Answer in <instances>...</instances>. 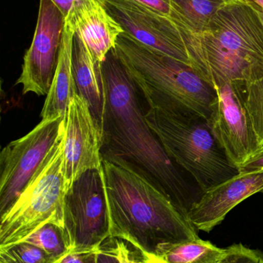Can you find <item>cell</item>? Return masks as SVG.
I'll use <instances>...</instances> for the list:
<instances>
[{"label": "cell", "instance_id": "6da1fadb", "mask_svg": "<svg viewBox=\"0 0 263 263\" xmlns=\"http://www.w3.org/2000/svg\"><path fill=\"white\" fill-rule=\"evenodd\" d=\"M102 66L106 90L102 157L143 175L187 218L203 193L185 177L148 126L138 90L115 49L108 52Z\"/></svg>", "mask_w": 263, "mask_h": 263}, {"label": "cell", "instance_id": "7a4b0ae2", "mask_svg": "<svg viewBox=\"0 0 263 263\" xmlns=\"http://www.w3.org/2000/svg\"><path fill=\"white\" fill-rule=\"evenodd\" d=\"M111 237L161 257L171 247L199 238L196 229L151 181L131 167L103 159Z\"/></svg>", "mask_w": 263, "mask_h": 263}, {"label": "cell", "instance_id": "3957f363", "mask_svg": "<svg viewBox=\"0 0 263 263\" xmlns=\"http://www.w3.org/2000/svg\"><path fill=\"white\" fill-rule=\"evenodd\" d=\"M179 28L191 66L213 88L262 77L263 24L248 2L225 3L202 32Z\"/></svg>", "mask_w": 263, "mask_h": 263}, {"label": "cell", "instance_id": "277c9868", "mask_svg": "<svg viewBox=\"0 0 263 263\" xmlns=\"http://www.w3.org/2000/svg\"><path fill=\"white\" fill-rule=\"evenodd\" d=\"M116 52L150 108L191 114L209 120L216 90L192 66L134 40L119 36Z\"/></svg>", "mask_w": 263, "mask_h": 263}, {"label": "cell", "instance_id": "5b68a950", "mask_svg": "<svg viewBox=\"0 0 263 263\" xmlns=\"http://www.w3.org/2000/svg\"><path fill=\"white\" fill-rule=\"evenodd\" d=\"M145 116L168 156L190 174L202 193L239 174L206 119L157 108H149Z\"/></svg>", "mask_w": 263, "mask_h": 263}, {"label": "cell", "instance_id": "8992f818", "mask_svg": "<svg viewBox=\"0 0 263 263\" xmlns=\"http://www.w3.org/2000/svg\"><path fill=\"white\" fill-rule=\"evenodd\" d=\"M65 135V133H64ZM64 135L18 199L1 216L0 250L20 243L48 223L64 229Z\"/></svg>", "mask_w": 263, "mask_h": 263}, {"label": "cell", "instance_id": "52a82bcc", "mask_svg": "<svg viewBox=\"0 0 263 263\" xmlns=\"http://www.w3.org/2000/svg\"><path fill=\"white\" fill-rule=\"evenodd\" d=\"M64 230L74 253L95 251L111 238L103 168L83 173L68 190Z\"/></svg>", "mask_w": 263, "mask_h": 263}, {"label": "cell", "instance_id": "ba28073f", "mask_svg": "<svg viewBox=\"0 0 263 263\" xmlns=\"http://www.w3.org/2000/svg\"><path fill=\"white\" fill-rule=\"evenodd\" d=\"M65 133L62 117L42 120L26 136L9 142L0 153V215L18 199Z\"/></svg>", "mask_w": 263, "mask_h": 263}, {"label": "cell", "instance_id": "9c48e42d", "mask_svg": "<svg viewBox=\"0 0 263 263\" xmlns=\"http://www.w3.org/2000/svg\"><path fill=\"white\" fill-rule=\"evenodd\" d=\"M245 85L228 83L215 88L217 97L208 121L216 140L237 168L263 148L246 106Z\"/></svg>", "mask_w": 263, "mask_h": 263}, {"label": "cell", "instance_id": "30bf717a", "mask_svg": "<svg viewBox=\"0 0 263 263\" xmlns=\"http://www.w3.org/2000/svg\"><path fill=\"white\" fill-rule=\"evenodd\" d=\"M66 17L52 0H40L38 18L32 43L23 58L15 85L23 94L47 96L58 63Z\"/></svg>", "mask_w": 263, "mask_h": 263}, {"label": "cell", "instance_id": "8fae6325", "mask_svg": "<svg viewBox=\"0 0 263 263\" xmlns=\"http://www.w3.org/2000/svg\"><path fill=\"white\" fill-rule=\"evenodd\" d=\"M107 10L134 40L191 66L179 26L169 17L134 0H100Z\"/></svg>", "mask_w": 263, "mask_h": 263}, {"label": "cell", "instance_id": "7c38bea8", "mask_svg": "<svg viewBox=\"0 0 263 263\" xmlns=\"http://www.w3.org/2000/svg\"><path fill=\"white\" fill-rule=\"evenodd\" d=\"M102 134L86 100L74 96L65 121L63 156L68 190L88 170L103 168Z\"/></svg>", "mask_w": 263, "mask_h": 263}, {"label": "cell", "instance_id": "4fadbf2b", "mask_svg": "<svg viewBox=\"0 0 263 263\" xmlns=\"http://www.w3.org/2000/svg\"><path fill=\"white\" fill-rule=\"evenodd\" d=\"M257 193L263 194V170L239 173L203 193L187 218L196 230L209 233L236 205Z\"/></svg>", "mask_w": 263, "mask_h": 263}, {"label": "cell", "instance_id": "5bb4252c", "mask_svg": "<svg viewBox=\"0 0 263 263\" xmlns=\"http://www.w3.org/2000/svg\"><path fill=\"white\" fill-rule=\"evenodd\" d=\"M66 18L100 63L115 49L119 36L125 32L100 0H83L73 6Z\"/></svg>", "mask_w": 263, "mask_h": 263}, {"label": "cell", "instance_id": "9a60e30c", "mask_svg": "<svg viewBox=\"0 0 263 263\" xmlns=\"http://www.w3.org/2000/svg\"><path fill=\"white\" fill-rule=\"evenodd\" d=\"M73 73L77 94L83 97L100 129L103 139L106 90L102 63L96 60L83 39L74 34Z\"/></svg>", "mask_w": 263, "mask_h": 263}, {"label": "cell", "instance_id": "2e32d148", "mask_svg": "<svg viewBox=\"0 0 263 263\" xmlns=\"http://www.w3.org/2000/svg\"><path fill=\"white\" fill-rule=\"evenodd\" d=\"M74 34V28L66 18L57 69L40 114L42 120L62 117L66 121L69 103L77 93L72 64Z\"/></svg>", "mask_w": 263, "mask_h": 263}, {"label": "cell", "instance_id": "e0dca14e", "mask_svg": "<svg viewBox=\"0 0 263 263\" xmlns=\"http://www.w3.org/2000/svg\"><path fill=\"white\" fill-rule=\"evenodd\" d=\"M225 252L199 237L173 246L161 258L167 263H219Z\"/></svg>", "mask_w": 263, "mask_h": 263}, {"label": "cell", "instance_id": "ac0fdd59", "mask_svg": "<svg viewBox=\"0 0 263 263\" xmlns=\"http://www.w3.org/2000/svg\"><path fill=\"white\" fill-rule=\"evenodd\" d=\"M179 15L178 26L193 32L206 27L212 17L225 4L219 0H171Z\"/></svg>", "mask_w": 263, "mask_h": 263}, {"label": "cell", "instance_id": "d6986e66", "mask_svg": "<svg viewBox=\"0 0 263 263\" xmlns=\"http://www.w3.org/2000/svg\"><path fill=\"white\" fill-rule=\"evenodd\" d=\"M22 242L41 249L54 260L69 253V242L64 229L54 223L46 224Z\"/></svg>", "mask_w": 263, "mask_h": 263}, {"label": "cell", "instance_id": "ffe728a7", "mask_svg": "<svg viewBox=\"0 0 263 263\" xmlns=\"http://www.w3.org/2000/svg\"><path fill=\"white\" fill-rule=\"evenodd\" d=\"M244 100L252 124L263 146V76L245 85Z\"/></svg>", "mask_w": 263, "mask_h": 263}, {"label": "cell", "instance_id": "44dd1931", "mask_svg": "<svg viewBox=\"0 0 263 263\" xmlns=\"http://www.w3.org/2000/svg\"><path fill=\"white\" fill-rule=\"evenodd\" d=\"M54 261L46 252L26 242L0 250V263H52Z\"/></svg>", "mask_w": 263, "mask_h": 263}, {"label": "cell", "instance_id": "7402d4cb", "mask_svg": "<svg viewBox=\"0 0 263 263\" xmlns=\"http://www.w3.org/2000/svg\"><path fill=\"white\" fill-rule=\"evenodd\" d=\"M225 250V254L219 263H263V256L259 251L242 244H234Z\"/></svg>", "mask_w": 263, "mask_h": 263}, {"label": "cell", "instance_id": "603a6c76", "mask_svg": "<svg viewBox=\"0 0 263 263\" xmlns=\"http://www.w3.org/2000/svg\"><path fill=\"white\" fill-rule=\"evenodd\" d=\"M134 1L169 17L176 23L179 21V15L173 8L171 0H134Z\"/></svg>", "mask_w": 263, "mask_h": 263}, {"label": "cell", "instance_id": "cb8c5ba5", "mask_svg": "<svg viewBox=\"0 0 263 263\" xmlns=\"http://www.w3.org/2000/svg\"><path fill=\"white\" fill-rule=\"evenodd\" d=\"M126 242L118 239L114 241V252L119 263H145L144 259L140 261L135 257Z\"/></svg>", "mask_w": 263, "mask_h": 263}, {"label": "cell", "instance_id": "d4e9b609", "mask_svg": "<svg viewBox=\"0 0 263 263\" xmlns=\"http://www.w3.org/2000/svg\"><path fill=\"white\" fill-rule=\"evenodd\" d=\"M52 263H95V251L90 253L69 252Z\"/></svg>", "mask_w": 263, "mask_h": 263}, {"label": "cell", "instance_id": "484cf974", "mask_svg": "<svg viewBox=\"0 0 263 263\" xmlns=\"http://www.w3.org/2000/svg\"><path fill=\"white\" fill-rule=\"evenodd\" d=\"M108 240L95 250V263H119L114 252V245L108 246Z\"/></svg>", "mask_w": 263, "mask_h": 263}, {"label": "cell", "instance_id": "4316f807", "mask_svg": "<svg viewBox=\"0 0 263 263\" xmlns=\"http://www.w3.org/2000/svg\"><path fill=\"white\" fill-rule=\"evenodd\" d=\"M239 173H247L263 170V148L253 159L239 167Z\"/></svg>", "mask_w": 263, "mask_h": 263}, {"label": "cell", "instance_id": "83f0119b", "mask_svg": "<svg viewBox=\"0 0 263 263\" xmlns=\"http://www.w3.org/2000/svg\"><path fill=\"white\" fill-rule=\"evenodd\" d=\"M60 10L63 12L65 17L67 16L71 9L73 6L82 3L83 0H52Z\"/></svg>", "mask_w": 263, "mask_h": 263}, {"label": "cell", "instance_id": "f1b7e54d", "mask_svg": "<svg viewBox=\"0 0 263 263\" xmlns=\"http://www.w3.org/2000/svg\"><path fill=\"white\" fill-rule=\"evenodd\" d=\"M144 260L146 263H167L159 256H154V255H145L143 256Z\"/></svg>", "mask_w": 263, "mask_h": 263}, {"label": "cell", "instance_id": "f546056e", "mask_svg": "<svg viewBox=\"0 0 263 263\" xmlns=\"http://www.w3.org/2000/svg\"><path fill=\"white\" fill-rule=\"evenodd\" d=\"M250 4L252 5L253 8H254L255 10L257 12V13L259 14V18H260L261 21H262L263 24V9L262 7L259 6V5L256 4V3H251V2H248Z\"/></svg>", "mask_w": 263, "mask_h": 263}, {"label": "cell", "instance_id": "4dcf8cb0", "mask_svg": "<svg viewBox=\"0 0 263 263\" xmlns=\"http://www.w3.org/2000/svg\"><path fill=\"white\" fill-rule=\"evenodd\" d=\"M244 1L256 3V4L259 5L263 9V0H244Z\"/></svg>", "mask_w": 263, "mask_h": 263}, {"label": "cell", "instance_id": "1f68e13d", "mask_svg": "<svg viewBox=\"0 0 263 263\" xmlns=\"http://www.w3.org/2000/svg\"><path fill=\"white\" fill-rule=\"evenodd\" d=\"M219 1L223 2V3H230V2L234 1V0H219Z\"/></svg>", "mask_w": 263, "mask_h": 263}, {"label": "cell", "instance_id": "d6a6232c", "mask_svg": "<svg viewBox=\"0 0 263 263\" xmlns=\"http://www.w3.org/2000/svg\"><path fill=\"white\" fill-rule=\"evenodd\" d=\"M144 261H145V260H144ZM145 263H146V262H145Z\"/></svg>", "mask_w": 263, "mask_h": 263}]
</instances>
